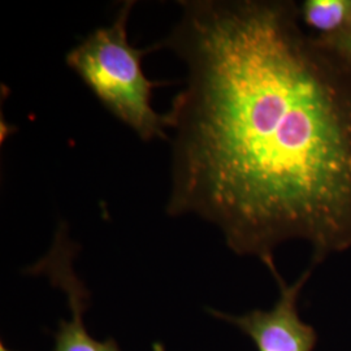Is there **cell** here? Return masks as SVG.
Returning a JSON list of instances; mask_svg holds the SVG:
<instances>
[{
  "label": "cell",
  "mask_w": 351,
  "mask_h": 351,
  "mask_svg": "<svg viewBox=\"0 0 351 351\" xmlns=\"http://www.w3.org/2000/svg\"><path fill=\"white\" fill-rule=\"evenodd\" d=\"M168 49L186 84L167 112L171 216L220 229L237 255L277 274L298 239L314 264L351 249V56L310 37L280 0H184Z\"/></svg>",
  "instance_id": "6da1fadb"
},
{
  "label": "cell",
  "mask_w": 351,
  "mask_h": 351,
  "mask_svg": "<svg viewBox=\"0 0 351 351\" xmlns=\"http://www.w3.org/2000/svg\"><path fill=\"white\" fill-rule=\"evenodd\" d=\"M136 1L123 3L111 25L101 26L68 52L66 64L85 82L101 106L129 126L139 138L167 139L168 114L151 104L152 90L160 82L150 81L142 66L154 49H136L128 40V20Z\"/></svg>",
  "instance_id": "7a4b0ae2"
},
{
  "label": "cell",
  "mask_w": 351,
  "mask_h": 351,
  "mask_svg": "<svg viewBox=\"0 0 351 351\" xmlns=\"http://www.w3.org/2000/svg\"><path fill=\"white\" fill-rule=\"evenodd\" d=\"M313 267L306 269L293 284H287L280 274L275 280L280 297L271 310H254L245 315H229L207 310L216 319L237 326L254 342L256 351H314L317 332L304 323L300 315L302 289L311 276Z\"/></svg>",
  "instance_id": "3957f363"
},
{
  "label": "cell",
  "mask_w": 351,
  "mask_h": 351,
  "mask_svg": "<svg viewBox=\"0 0 351 351\" xmlns=\"http://www.w3.org/2000/svg\"><path fill=\"white\" fill-rule=\"evenodd\" d=\"M77 246L66 234V226L56 232L51 250L34 265L26 269L29 275L49 277L53 287L62 289L71 311V319L59 322L53 333V351H121L113 339L98 341L88 335L84 314L90 304V291L75 275L73 258Z\"/></svg>",
  "instance_id": "277c9868"
},
{
  "label": "cell",
  "mask_w": 351,
  "mask_h": 351,
  "mask_svg": "<svg viewBox=\"0 0 351 351\" xmlns=\"http://www.w3.org/2000/svg\"><path fill=\"white\" fill-rule=\"evenodd\" d=\"M300 12L306 25L330 37L351 29V0H307Z\"/></svg>",
  "instance_id": "5b68a950"
},
{
  "label": "cell",
  "mask_w": 351,
  "mask_h": 351,
  "mask_svg": "<svg viewBox=\"0 0 351 351\" xmlns=\"http://www.w3.org/2000/svg\"><path fill=\"white\" fill-rule=\"evenodd\" d=\"M330 38H333V40L339 45V47L351 56V29L341 33L339 36Z\"/></svg>",
  "instance_id": "8992f818"
}]
</instances>
